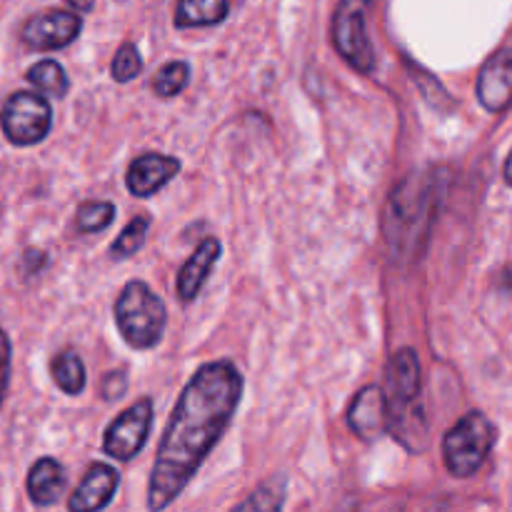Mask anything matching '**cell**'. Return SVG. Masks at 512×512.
Returning <instances> with one entry per match:
<instances>
[{"label": "cell", "instance_id": "obj_1", "mask_svg": "<svg viewBox=\"0 0 512 512\" xmlns=\"http://www.w3.org/2000/svg\"><path fill=\"white\" fill-rule=\"evenodd\" d=\"M243 398V375L230 360L195 370L180 393L160 440L148 480V510L163 512L188 488L193 475L228 430Z\"/></svg>", "mask_w": 512, "mask_h": 512}, {"label": "cell", "instance_id": "obj_2", "mask_svg": "<svg viewBox=\"0 0 512 512\" xmlns=\"http://www.w3.org/2000/svg\"><path fill=\"white\" fill-rule=\"evenodd\" d=\"M448 185L443 168L418 170L408 175L390 195L385 208L383 233L395 260H410L433 228L443 190Z\"/></svg>", "mask_w": 512, "mask_h": 512}, {"label": "cell", "instance_id": "obj_3", "mask_svg": "<svg viewBox=\"0 0 512 512\" xmlns=\"http://www.w3.org/2000/svg\"><path fill=\"white\" fill-rule=\"evenodd\" d=\"M115 325L133 350H150L163 340L168 310L143 280H128L115 300Z\"/></svg>", "mask_w": 512, "mask_h": 512}, {"label": "cell", "instance_id": "obj_4", "mask_svg": "<svg viewBox=\"0 0 512 512\" xmlns=\"http://www.w3.org/2000/svg\"><path fill=\"white\" fill-rule=\"evenodd\" d=\"M495 440H498V430L490 423L488 415L478 410L463 415L443 438V458L448 473L460 480L473 478L493 453Z\"/></svg>", "mask_w": 512, "mask_h": 512}, {"label": "cell", "instance_id": "obj_5", "mask_svg": "<svg viewBox=\"0 0 512 512\" xmlns=\"http://www.w3.org/2000/svg\"><path fill=\"white\" fill-rule=\"evenodd\" d=\"M0 128L13 145H38L53 128V108L40 93L18 90L0 110Z\"/></svg>", "mask_w": 512, "mask_h": 512}, {"label": "cell", "instance_id": "obj_6", "mask_svg": "<svg viewBox=\"0 0 512 512\" xmlns=\"http://www.w3.org/2000/svg\"><path fill=\"white\" fill-rule=\"evenodd\" d=\"M333 45L355 70L370 73L375 68V50L365 25V3L345 0L333 13Z\"/></svg>", "mask_w": 512, "mask_h": 512}, {"label": "cell", "instance_id": "obj_7", "mask_svg": "<svg viewBox=\"0 0 512 512\" xmlns=\"http://www.w3.org/2000/svg\"><path fill=\"white\" fill-rule=\"evenodd\" d=\"M153 425V400L140 398L130 408H125L113 423L108 425L103 435V450L110 458L128 463L143 450L145 440Z\"/></svg>", "mask_w": 512, "mask_h": 512}, {"label": "cell", "instance_id": "obj_8", "mask_svg": "<svg viewBox=\"0 0 512 512\" xmlns=\"http://www.w3.org/2000/svg\"><path fill=\"white\" fill-rule=\"evenodd\" d=\"M83 30V18L73 10L50 8L25 20L20 40L33 50H58L73 43Z\"/></svg>", "mask_w": 512, "mask_h": 512}, {"label": "cell", "instance_id": "obj_9", "mask_svg": "<svg viewBox=\"0 0 512 512\" xmlns=\"http://www.w3.org/2000/svg\"><path fill=\"white\" fill-rule=\"evenodd\" d=\"M393 423V410H390L388 393L378 385H368L353 398L348 410V425L360 440L373 443L380 435L388 433Z\"/></svg>", "mask_w": 512, "mask_h": 512}, {"label": "cell", "instance_id": "obj_10", "mask_svg": "<svg viewBox=\"0 0 512 512\" xmlns=\"http://www.w3.org/2000/svg\"><path fill=\"white\" fill-rule=\"evenodd\" d=\"M120 485V475L113 465L93 463L73 495L68 498V512H100L110 505L115 490Z\"/></svg>", "mask_w": 512, "mask_h": 512}, {"label": "cell", "instance_id": "obj_11", "mask_svg": "<svg viewBox=\"0 0 512 512\" xmlns=\"http://www.w3.org/2000/svg\"><path fill=\"white\" fill-rule=\"evenodd\" d=\"M180 168L183 165L173 155L143 153L130 163L128 173H125V185L135 198H148V195L165 188L180 173Z\"/></svg>", "mask_w": 512, "mask_h": 512}, {"label": "cell", "instance_id": "obj_12", "mask_svg": "<svg viewBox=\"0 0 512 512\" xmlns=\"http://www.w3.org/2000/svg\"><path fill=\"white\" fill-rule=\"evenodd\" d=\"M475 95L488 113H503L512 105V55H493L480 68Z\"/></svg>", "mask_w": 512, "mask_h": 512}, {"label": "cell", "instance_id": "obj_13", "mask_svg": "<svg viewBox=\"0 0 512 512\" xmlns=\"http://www.w3.org/2000/svg\"><path fill=\"white\" fill-rule=\"evenodd\" d=\"M388 388H390V410L413 408L420 398L423 375H420V360L413 348H400L388 365Z\"/></svg>", "mask_w": 512, "mask_h": 512}, {"label": "cell", "instance_id": "obj_14", "mask_svg": "<svg viewBox=\"0 0 512 512\" xmlns=\"http://www.w3.org/2000/svg\"><path fill=\"white\" fill-rule=\"evenodd\" d=\"M220 253H223V245L215 238H205L198 248L193 250L185 265L178 273V283H175V290H178V298L183 300L185 305L193 303L198 298V293L203 290L205 280L213 273L215 263H218Z\"/></svg>", "mask_w": 512, "mask_h": 512}, {"label": "cell", "instance_id": "obj_15", "mask_svg": "<svg viewBox=\"0 0 512 512\" xmlns=\"http://www.w3.org/2000/svg\"><path fill=\"white\" fill-rule=\"evenodd\" d=\"M65 483H68V475H65V468L55 458H40L38 463L30 468L28 473V488L30 500H33L38 508H50L60 500L63 495Z\"/></svg>", "mask_w": 512, "mask_h": 512}, {"label": "cell", "instance_id": "obj_16", "mask_svg": "<svg viewBox=\"0 0 512 512\" xmlns=\"http://www.w3.org/2000/svg\"><path fill=\"white\" fill-rule=\"evenodd\" d=\"M230 13L225 0H183L175 8V25L178 28H203V25H218Z\"/></svg>", "mask_w": 512, "mask_h": 512}, {"label": "cell", "instance_id": "obj_17", "mask_svg": "<svg viewBox=\"0 0 512 512\" xmlns=\"http://www.w3.org/2000/svg\"><path fill=\"white\" fill-rule=\"evenodd\" d=\"M285 495H288L285 475H273L265 483H260L243 503L235 505L230 512H283Z\"/></svg>", "mask_w": 512, "mask_h": 512}, {"label": "cell", "instance_id": "obj_18", "mask_svg": "<svg viewBox=\"0 0 512 512\" xmlns=\"http://www.w3.org/2000/svg\"><path fill=\"white\" fill-rule=\"evenodd\" d=\"M50 375L65 395H80L85 390V365L75 350L68 348L55 355L50 363Z\"/></svg>", "mask_w": 512, "mask_h": 512}, {"label": "cell", "instance_id": "obj_19", "mask_svg": "<svg viewBox=\"0 0 512 512\" xmlns=\"http://www.w3.org/2000/svg\"><path fill=\"white\" fill-rule=\"evenodd\" d=\"M30 85L40 90V93L50 95V98H63L68 93V75H65L63 65L58 60H40V63L30 65L25 73Z\"/></svg>", "mask_w": 512, "mask_h": 512}, {"label": "cell", "instance_id": "obj_20", "mask_svg": "<svg viewBox=\"0 0 512 512\" xmlns=\"http://www.w3.org/2000/svg\"><path fill=\"white\" fill-rule=\"evenodd\" d=\"M188 80H190V65L183 63V60H170V63H165L163 68L155 73L153 93L163 100L175 98L178 93H183Z\"/></svg>", "mask_w": 512, "mask_h": 512}, {"label": "cell", "instance_id": "obj_21", "mask_svg": "<svg viewBox=\"0 0 512 512\" xmlns=\"http://www.w3.org/2000/svg\"><path fill=\"white\" fill-rule=\"evenodd\" d=\"M115 220V205L103 203V200H90L83 203L75 213V228L80 233H100Z\"/></svg>", "mask_w": 512, "mask_h": 512}, {"label": "cell", "instance_id": "obj_22", "mask_svg": "<svg viewBox=\"0 0 512 512\" xmlns=\"http://www.w3.org/2000/svg\"><path fill=\"white\" fill-rule=\"evenodd\" d=\"M148 228H150L148 215H135V218L125 225L123 233L118 235V240L110 245V255L123 260V258H130L133 253H138V250L143 248V240L145 235H148Z\"/></svg>", "mask_w": 512, "mask_h": 512}, {"label": "cell", "instance_id": "obj_23", "mask_svg": "<svg viewBox=\"0 0 512 512\" xmlns=\"http://www.w3.org/2000/svg\"><path fill=\"white\" fill-rule=\"evenodd\" d=\"M143 70V60H140V50L135 48V43H123L115 53L113 65H110V75L118 83H130L135 75H140Z\"/></svg>", "mask_w": 512, "mask_h": 512}, {"label": "cell", "instance_id": "obj_24", "mask_svg": "<svg viewBox=\"0 0 512 512\" xmlns=\"http://www.w3.org/2000/svg\"><path fill=\"white\" fill-rule=\"evenodd\" d=\"M10 383V340L5 330L0 328V408H3L5 393H8Z\"/></svg>", "mask_w": 512, "mask_h": 512}, {"label": "cell", "instance_id": "obj_25", "mask_svg": "<svg viewBox=\"0 0 512 512\" xmlns=\"http://www.w3.org/2000/svg\"><path fill=\"white\" fill-rule=\"evenodd\" d=\"M125 390H128V380H125L123 373H108L105 375L103 385H100V393H103L105 400L123 398Z\"/></svg>", "mask_w": 512, "mask_h": 512}, {"label": "cell", "instance_id": "obj_26", "mask_svg": "<svg viewBox=\"0 0 512 512\" xmlns=\"http://www.w3.org/2000/svg\"><path fill=\"white\" fill-rule=\"evenodd\" d=\"M23 260H25L23 265H25V268H28V273L33 275L35 270L43 268L45 260H48V258H45V253H40V250H28V253L23 255Z\"/></svg>", "mask_w": 512, "mask_h": 512}, {"label": "cell", "instance_id": "obj_27", "mask_svg": "<svg viewBox=\"0 0 512 512\" xmlns=\"http://www.w3.org/2000/svg\"><path fill=\"white\" fill-rule=\"evenodd\" d=\"M503 178H505V183H508V185H510V188H512V150H510L508 160H505V168H503Z\"/></svg>", "mask_w": 512, "mask_h": 512}, {"label": "cell", "instance_id": "obj_28", "mask_svg": "<svg viewBox=\"0 0 512 512\" xmlns=\"http://www.w3.org/2000/svg\"><path fill=\"white\" fill-rule=\"evenodd\" d=\"M70 8H75V10H93V3H70Z\"/></svg>", "mask_w": 512, "mask_h": 512}, {"label": "cell", "instance_id": "obj_29", "mask_svg": "<svg viewBox=\"0 0 512 512\" xmlns=\"http://www.w3.org/2000/svg\"><path fill=\"white\" fill-rule=\"evenodd\" d=\"M505 288H512V263L505 268Z\"/></svg>", "mask_w": 512, "mask_h": 512}]
</instances>
